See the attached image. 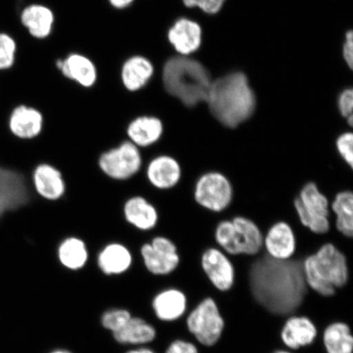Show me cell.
Returning <instances> with one entry per match:
<instances>
[{
    "mask_svg": "<svg viewBox=\"0 0 353 353\" xmlns=\"http://www.w3.org/2000/svg\"><path fill=\"white\" fill-rule=\"evenodd\" d=\"M221 125L235 129L253 116L256 97L244 73L233 72L212 82L206 101Z\"/></svg>",
    "mask_w": 353,
    "mask_h": 353,
    "instance_id": "cell-1",
    "label": "cell"
},
{
    "mask_svg": "<svg viewBox=\"0 0 353 353\" xmlns=\"http://www.w3.org/2000/svg\"><path fill=\"white\" fill-rule=\"evenodd\" d=\"M162 82L170 98L184 108L192 109L206 103L213 81L208 70L200 61L179 56L166 61Z\"/></svg>",
    "mask_w": 353,
    "mask_h": 353,
    "instance_id": "cell-2",
    "label": "cell"
},
{
    "mask_svg": "<svg viewBox=\"0 0 353 353\" xmlns=\"http://www.w3.org/2000/svg\"><path fill=\"white\" fill-rule=\"evenodd\" d=\"M302 270L309 288L325 298L334 296L350 278L345 255L331 243H326L315 254L308 256Z\"/></svg>",
    "mask_w": 353,
    "mask_h": 353,
    "instance_id": "cell-3",
    "label": "cell"
},
{
    "mask_svg": "<svg viewBox=\"0 0 353 353\" xmlns=\"http://www.w3.org/2000/svg\"><path fill=\"white\" fill-rule=\"evenodd\" d=\"M214 237L224 253L231 255H255L263 248V236L258 225L242 216L219 223Z\"/></svg>",
    "mask_w": 353,
    "mask_h": 353,
    "instance_id": "cell-4",
    "label": "cell"
},
{
    "mask_svg": "<svg viewBox=\"0 0 353 353\" xmlns=\"http://www.w3.org/2000/svg\"><path fill=\"white\" fill-rule=\"evenodd\" d=\"M294 208L304 227L315 234L328 232L330 228L328 199L314 183L304 185L295 199Z\"/></svg>",
    "mask_w": 353,
    "mask_h": 353,
    "instance_id": "cell-5",
    "label": "cell"
},
{
    "mask_svg": "<svg viewBox=\"0 0 353 353\" xmlns=\"http://www.w3.org/2000/svg\"><path fill=\"white\" fill-rule=\"evenodd\" d=\"M98 164L101 173L108 178L123 182L139 173L143 161L140 149L127 139L101 153Z\"/></svg>",
    "mask_w": 353,
    "mask_h": 353,
    "instance_id": "cell-6",
    "label": "cell"
},
{
    "mask_svg": "<svg viewBox=\"0 0 353 353\" xmlns=\"http://www.w3.org/2000/svg\"><path fill=\"white\" fill-rule=\"evenodd\" d=\"M187 326L203 346L215 345L222 337L225 321L214 299L205 298L190 313Z\"/></svg>",
    "mask_w": 353,
    "mask_h": 353,
    "instance_id": "cell-7",
    "label": "cell"
},
{
    "mask_svg": "<svg viewBox=\"0 0 353 353\" xmlns=\"http://www.w3.org/2000/svg\"><path fill=\"white\" fill-rule=\"evenodd\" d=\"M192 197L202 208L219 213L231 205L232 185L224 174L219 172H209L199 176L196 181Z\"/></svg>",
    "mask_w": 353,
    "mask_h": 353,
    "instance_id": "cell-8",
    "label": "cell"
},
{
    "mask_svg": "<svg viewBox=\"0 0 353 353\" xmlns=\"http://www.w3.org/2000/svg\"><path fill=\"white\" fill-rule=\"evenodd\" d=\"M34 194L32 176L16 169L0 167V218L23 208Z\"/></svg>",
    "mask_w": 353,
    "mask_h": 353,
    "instance_id": "cell-9",
    "label": "cell"
},
{
    "mask_svg": "<svg viewBox=\"0 0 353 353\" xmlns=\"http://www.w3.org/2000/svg\"><path fill=\"white\" fill-rule=\"evenodd\" d=\"M141 259L149 272L154 275H169L179 266V247L170 238L154 236L139 250Z\"/></svg>",
    "mask_w": 353,
    "mask_h": 353,
    "instance_id": "cell-10",
    "label": "cell"
},
{
    "mask_svg": "<svg viewBox=\"0 0 353 353\" xmlns=\"http://www.w3.org/2000/svg\"><path fill=\"white\" fill-rule=\"evenodd\" d=\"M143 166L148 183L160 191L174 189L183 178L182 165L175 157L170 154H158Z\"/></svg>",
    "mask_w": 353,
    "mask_h": 353,
    "instance_id": "cell-11",
    "label": "cell"
},
{
    "mask_svg": "<svg viewBox=\"0 0 353 353\" xmlns=\"http://www.w3.org/2000/svg\"><path fill=\"white\" fill-rule=\"evenodd\" d=\"M201 264L207 278L216 289L227 292L235 284L236 272L231 260L217 248L206 250L201 255Z\"/></svg>",
    "mask_w": 353,
    "mask_h": 353,
    "instance_id": "cell-12",
    "label": "cell"
},
{
    "mask_svg": "<svg viewBox=\"0 0 353 353\" xmlns=\"http://www.w3.org/2000/svg\"><path fill=\"white\" fill-rule=\"evenodd\" d=\"M263 248L268 257L277 261L290 260L297 248L296 236L290 225L282 221L273 224L263 236Z\"/></svg>",
    "mask_w": 353,
    "mask_h": 353,
    "instance_id": "cell-13",
    "label": "cell"
},
{
    "mask_svg": "<svg viewBox=\"0 0 353 353\" xmlns=\"http://www.w3.org/2000/svg\"><path fill=\"white\" fill-rule=\"evenodd\" d=\"M32 184L37 195L48 201H57L64 196L65 183L61 172L48 163L35 166Z\"/></svg>",
    "mask_w": 353,
    "mask_h": 353,
    "instance_id": "cell-14",
    "label": "cell"
},
{
    "mask_svg": "<svg viewBox=\"0 0 353 353\" xmlns=\"http://www.w3.org/2000/svg\"><path fill=\"white\" fill-rule=\"evenodd\" d=\"M43 114L32 105L22 104L12 110L10 117V130L16 139L32 140L41 134Z\"/></svg>",
    "mask_w": 353,
    "mask_h": 353,
    "instance_id": "cell-15",
    "label": "cell"
},
{
    "mask_svg": "<svg viewBox=\"0 0 353 353\" xmlns=\"http://www.w3.org/2000/svg\"><path fill=\"white\" fill-rule=\"evenodd\" d=\"M164 134V123L160 118L154 116L137 117L128 123L127 139L139 149H145L157 144Z\"/></svg>",
    "mask_w": 353,
    "mask_h": 353,
    "instance_id": "cell-16",
    "label": "cell"
},
{
    "mask_svg": "<svg viewBox=\"0 0 353 353\" xmlns=\"http://www.w3.org/2000/svg\"><path fill=\"white\" fill-rule=\"evenodd\" d=\"M123 214L128 224L141 232L153 230L159 220L156 207L142 196L128 199L123 206Z\"/></svg>",
    "mask_w": 353,
    "mask_h": 353,
    "instance_id": "cell-17",
    "label": "cell"
},
{
    "mask_svg": "<svg viewBox=\"0 0 353 353\" xmlns=\"http://www.w3.org/2000/svg\"><path fill=\"white\" fill-rule=\"evenodd\" d=\"M317 329L307 316H293L287 319L281 332L284 345L291 350H298L311 345L317 336Z\"/></svg>",
    "mask_w": 353,
    "mask_h": 353,
    "instance_id": "cell-18",
    "label": "cell"
},
{
    "mask_svg": "<svg viewBox=\"0 0 353 353\" xmlns=\"http://www.w3.org/2000/svg\"><path fill=\"white\" fill-rule=\"evenodd\" d=\"M96 263L105 275H119L127 272L134 263L132 252L121 242L108 243L96 255Z\"/></svg>",
    "mask_w": 353,
    "mask_h": 353,
    "instance_id": "cell-19",
    "label": "cell"
},
{
    "mask_svg": "<svg viewBox=\"0 0 353 353\" xmlns=\"http://www.w3.org/2000/svg\"><path fill=\"white\" fill-rule=\"evenodd\" d=\"M168 38L176 52L183 56H188L201 47L202 30L196 22L181 19L172 26Z\"/></svg>",
    "mask_w": 353,
    "mask_h": 353,
    "instance_id": "cell-20",
    "label": "cell"
},
{
    "mask_svg": "<svg viewBox=\"0 0 353 353\" xmlns=\"http://www.w3.org/2000/svg\"><path fill=\"white\" fill-rule=\"evenodd\" d=\"M57 65L65 77L76 82L85 90H90L98 79L94 64L81 54L70 55L65 60L59 61Z\"/></svg>",
    "mask_w": 353,
    "mask_h": 353,
    "instance_id": "cell-21",
    "label": "cell"
},
{
    "mask_svg": "<svg viewBox=\"0 0 353 353\" xmlns=\"http://www.w3.org/2000/svg\"><path fill=\"white\" fill-rule=\"evenodd\" d=\"M153 74L154 68L151 61L143 57H132L123 65L122 85L127 92H140L148 86Z\"/></svg>",
    "mask_w": 353,
    "mask_h": 353,
    "instance_id": "cell-22",
    "label": "cell"
},
{
    "mask_svg": "<svg viewBox=\"0 0 353 353\" xmlns=\"http://www.w3.org/2000/svg\"><path fill=\"white\" fill-rule=\"evenodd\" d=\"M57 259L64 268L78 271L88 264L90 252L85 241L78 236H70L57 245Z\"/></svg>",
    "mask_w": 353,
    "mask_h": 353,
    "instance_id": "cell-23",
    "label": "cell"
},
{
    "mask_svg": "<svg viewBox=\"0 0 353 353\" xmlns=\"http://www.w3.org/2000/svg\"><path fill=\"white\" fill-rule=\"evenodd\" d=\"M187 298L182 291L170 289L157 295L153 308L159 319L165 321L178 320L187 309Z\"/></svg>",
    "mask_w": 353,
    "mask_h": 353,
    "instance_id": "cell-24",
    "label": "cell"
},
{
    "mask_svg": "<svg viewBox=\"0 0 353 353\" xmlns=\"http://www.w3.org/2000/svg\"><path fill=\"white\" fill-rule=\"evenodd\" d=\"M21 21L34 37L44 39L52 32L54 16L47 7L32 6L22 12Z\"/></svg>",
    "mask_w": 353,
    "mask_h": 353,
    "instance_id": "cell-25",
    "label": "cell"
},
{
    "mask_svg": "<svg viewBox=\"0 0 353 353\" xmlns=\"http://www.w3.org/2000/svg\"><path fill=\"white\" fill-rule=\"evenodd\" d=\"M323 344L327 353H353V337L350 326L344 322L330 324L323 332Z\"/></svg>",
    "mask_w": 353,
    "mask_h": 353,
    "instance_id": "cell-26",
    "label": "cell"
},
{
    "mask_svg": "<svg viewBox=\"0 0 353 353\" xmlns=\"http://www.w3.org/2000/svg\"><path fill=\"white\" fill-rule=\"evenodd\" d=\"M113 334L119 343L143 344L153 341L157 333L152 326L144 320L131 317L123 328Z\"/></svg>",
    "mask_w": 353,
    "mask_h": 353,
    "instance_id": "cell-27",
    "label": "cell"
},
{
    "mask_svg": "<svg viewBox=\"0 0 353 353\" xmlns=\"http://www.w3.org/2000/svg\"><path fill=\"white\" fill-rule=\"evenodd\" d=\"M336 219L335 226L344 236L352 237L353 234V195L350 191L337 194L331 204Z\"/></svg>",
    "mask_w": 353,
    "mask_h": 353,
    "instance_id": "cell-28",
    "label": "cell"
},
{
    "mask_svg": "<svg viewBox=\"0 0 353 353\" xmlns=\"http://www.w3.org/2000/svg\"><path fill=\"white\" fill-rule=\"evenodd\" d=\"M131 319L130 313L126 310H112L104 313L101 317V323L105 329L113 333L123 327Z\"/></svg>",
    "mask_w": 353,
    "mask_h": 353,
    "instance_id": "cell-29",
    "label": "cell"
},
{
    "mask_svg": "<svg viewBox=\"0 0 353 353\" xmlns=\"http://www.w3.org/2000/svg\"><path fill=\"white\" fill-rule=\"evenodd\" d=\"M16 44L7 34H0V69L10 68L14 61Z\"/></svg>",
    "mask_w": 353,
    "mask_h": 353,
    "instance_id": "cell-30",
    "label": "cell"
},
{
    "mask_svg": "<svg viewBox=\"0 0 353 353\" xmlns=\"http://www.w3.org/2000/svg\"><path fill=\"white\" fill-rule=\"evenodd\" d=\"M337 151L344 162L352 169L353 135L352 132H343L336 140Z\"/></svg>",
    "mask_w": 353,
    "mask_h": 353,
    "instance_id": "cell-31",
    "label": "cell"
},
{
    "mask_svg": "<svg viewBox=\"0 0 353 353\" xmlns=\"http://www.w3.org/2000/svg\"><path fill=\"white\" fill-rule=\"evenodd\" d=\"M183 1L187 7H197L208 14H216L223 8L226 0H183Z\"/></svg>",
    "mask_w": 353,
    "mask_h": 353,
    "instance_id": "cell-32",
    "label": "cell"
},
{
    "mask_svg": "<svg viewBox=\"0 0 353 353\" xmlns=\"http://www.w3.org/2000/svg\"><path fill=\"white\" fill-rule=\"evenodd\" d=\"M338 107L343 117L347 119L352 117L353 91L351 88L343 91L339 95Z\"/></svg>",
    "mask_w": 353,
    "mask_h": 353,
    "instance_id": "cell-33",
    "label": "cell"
},
{
    "mask_svg": "<svg viewBox=\"0 0 353 353\" xmlns=\"http://www.w3.org/2000/svg\"><path fill=\"white\" fill-rule=\"evenodd\" d=\"M165 353H199L195 344L184 341H175L167 348Z\"/></svg>",
    "mask_w": 353,
    "mask_h": 353,
    "instance_id": "cell-34",
    "label": "cell"
},
{
    "mask_svg": "<svg viewBox=\"0 0 353 353\" xmlns=\"http://www.w3.org/2000/svg\"><path fill=\"white\" fill-rule=\"evenodd\" d=\"M343 59L345 60L346 63L352 69L353 65V34L352 32H348L346 34V41L343 44Z\"/></svg>",
    "mask_w": 353,
    "mask_h": 353,
    "instance_id": "cell-35",
    "label": "cell"
},
{
    "mask_svg": "<svg viewBox=\"0 0 353 353\" xmlns=\"http://www.w3.org/2000/svg\"><path fill=\"white\" fill-rule=\"evenodd\" d=\"M110 4L117 8H125L129 7L134 0H109Z\"/></svg>",
    "mask_w": 353,
    "mask_h": 353,
    "instance_id": "cell-36",
    "label": "cell"
},
{
    "mask_svg": "<svg viewBox=\"0 0 353 353\" xmlns=\"http://www.w3.org/2000/svg\"><path fill=\"white\" fill-rule=\"evenodd\" d=\"M127 353H154L152 350H148V348H140V350H132L128 352Z\"/></svg>",
    "mask_w": 353,
    "mask_h": 353,
    "instance_id": "cell-37",
    "label": "cell"
},
{
    "mask_svg": "<svg viewBox=\"0 0 353 353\" xmlns=\"http://www.w3.org/2000/svg\"><path fill=\"white\" fill-rule=\"evenodd\" d=\"M51 353H72V352L65 351V350H57V351L52 352Z\"/></svg>",
    "mask_w": 353,
    "mask_h": 353,
    "instance_id": "cell-38",
    "label": "cell"
},
{
    "mask_svg": "<svg viewBox=\"0 0 353 353\" xmlns=\"http://www.w3.org/2000/svg\"><path fill=\"white\" fill-rule=\"evenodd\" d=\"M273 353H292V352H290L289 351H285V350H278Z\"/></svg>",
    "mask_w": 353,
    "mask_h": 353,
    "instance_id": "cell-39",
    "label": "cell"
}]
</instances>
